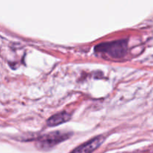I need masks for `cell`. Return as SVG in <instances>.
<instances>
[{
  "label": "cell",
  "instance_id": "obj_3",
  "mask_svg": "<svg viewBox=\"0 0 153 153\" xmlns=\"http://www.w3.org/2000/svg\"><path fill=\"white\" fill-rule=\"evenodd\" d=\"M105 137L101 135L92 138L90 140L80 145V146L76 147L72 151L71 153H92L103 143Z\"/></svg>",
  "mask_w": 153,
  "mask_h": 153
},
{
  "label": "cell",
  "instance_id": "obj_4",
  "mask_svg": "<svg viewBox=\"0 0 153 153\" xmlns=\"http://www.w3.org/2000/svg\"><path fill=\"white\" fill-rule=\"evenodd\" d=\"M71 116L70 113H67V112H61V113H56L50 117L49 120L47 122V124L49 127H54V126H57L62 123H67L71 120Z\"/></svg>",
  "mask_w": 153,
  "mask_h": 153
},
{
  "label": "cell",
  "instance_id": "obj_2",
  "mask_svg": "<svg viewBox=\"0 0 153 153\" xmlns=\"http://www.w3.org/2000/svg\"><path fill=\"white\" fill-rule=\"evenodd\" d=\"M71 135V134L70 132L63 131L51 132V133L41 137L37 143V146L40 149H50L57 144L68 139Z\"/></svg>",
  "mask_w": 153,
  "mask_h": 153
},
{
  "label": "cell",
  "instance_id": "obj_1",
  "mask_svg": "<svg viewBox=\"0 0 153 153\" xmlns=\"http://www.w3.org/2000/svg\"><path fill=\"white\" fill-rule=\"evenodd\" d=\"M128 49V43L126 40L114 41L100 44L95 48V52L107 54L115 59L122 58L126 55Z\"/></svg>",
  "mask_w": 153,
  "mask_h": 153
}]
</instances>
